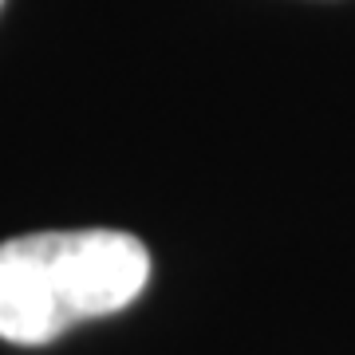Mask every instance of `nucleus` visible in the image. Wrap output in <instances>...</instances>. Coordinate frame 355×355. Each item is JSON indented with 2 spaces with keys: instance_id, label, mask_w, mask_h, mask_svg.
Segmentation results:
<instances>
[{
  "instance_id": "obj_1",
  "label": "nucleus",
  "mask_w": 355,
  "mask_h": 355,
  "mask_svg": "<svg viewBox=\"0 0 355 355\" xmlns=\"http://www.w3.org/2000/svg\"><path fill=\"white\" fill-rule=\"evenodd\" d=\"M150 253L123 229H48L0 241V340L40 347L146 288Z\"/></svg>"
}]
</instances>
